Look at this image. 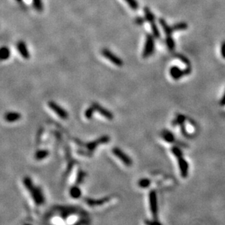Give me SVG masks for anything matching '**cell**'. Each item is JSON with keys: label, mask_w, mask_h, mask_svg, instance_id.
Returning <instances> with one entry per match:
<instances>
[{"label": "cell", "mask_w": 225, "mask_h": 225, "mask_svg": "<svg viewBox=\"0 0 225 225\" xmlns=\"http://www.w3.org/2000/svg\"><path fill=\"white\" fill-rule=\"evenodd\" d=\"M24 183L26 188L30 191L31 197L34 199L35 203L37 205H42L45 201L44 196H43L42 191L37 187H34L32 181L30 178H26L24 180Z\"/></svg>", "instance_id": "1"}, {"label": "cell", "mask_w": 225, "mask_h": 225, "mask_svg": "<svg viewBox=\"0 0 225 225\" xmlns=\"http://www.w3.org/2000/svg\"><path fill=\"white\" fill-rule=\"evenodd\" d=\"M160 23L162 27L163 28V30H164L165 35H166V44L169 50L172 51L173 50L175 47V43L172 37H171V34H172L173 31H174V29L173 27H169L168 25L167 24V23L165 22V20L160 19Z\"/></svg>", "instance_id": "2"}, {"label": "cell", "mask_w": 225, "mask_h": 225, "mask_svg": "<svg viewBox=\"0 0 225 225\" xmlns=\"http://www.w3.org/2000/svg\"><path fill=\"white\" fill-rule=\"evenodd\" d=\"M172 152L176 157H177L179 161V167L181 170V173L184 176V175H187V171H188V165H187V162L182 157V154H181V151L178 147L175 146L172 149Z\"/></svg>", "instance_id": "3"}, {"label": "cell", "mask_w": 225, "mask_h": 225, "mask_svg": "<svg viewBox=\"0 0 225 225\" xmlns=\"http://www.w3.org/2000/svg\"><path fill=\"white\" fill-rule=\"evenodd\" d=\"M112 153H113V154L116 157H117L118 159H119L125 165V166L131 167L132 164H133V161H132L131 157L126 154L125 152L122 151V150L119 149V148L117 147L114 148V149H112Z\"/></svg>", "instance_id": "4"}, {"label": "cell", "mask_w": 225, "mask_h": 225, "mask_svg": "<svg viewBox=\"0 0 225 225\" xmlns=\"http://www.w3.org/2000/svg\"><path fill=\"white\" fill-rule=\"evenodd\" d=\"M154 51H155V41H154V37L152 35H147V38H146V42L143 51V57L144 58H147L153 54Z\"/></svg>", "instance_id": "5"}, {"label": "cell", "mask_w": 225, "mask_h": 225, "mask_svg": "<svg viewBox=\"0 0 225 225\" xmlns=\"http://www.w3.org/2000/svg\"><path fill=\"white\" fill-rule=\"evenodd\" d=\"M101 54L103 55L104 57H105L106 59H107L109 61H110L112 63H113L114 65L117 67H122L123 65V61L122 60L120 57L116 56L115 54H114L112 51H110L108 49L104 48L102 50Z\"/></svg>", "instance_id": "6"}, {"label": "cell", "mask_w": 225, "mask_h": 225, "mask_svg": "<svg viewBox=\"0 0 225 225\" xmlns=\"http://www.w3.org/2000/svg\"><path fill=\"white\" fill-rule=\"evenodd\" d=\"M48 106L53 111H54L56 115H58L59 117L62 119H67L69 117L68 113H67L66 110L62 108L60 105L56 103L55 102L50 101L48 102Z\"/></svg>", "instance_id": "7"}, {"label": "cell", "mask_w": 225, "mask_h": 225, "mask_svg": "<svg viewBox=\"0 0 225 225\" xmlns=\"http://www.w3.org/2000/svg\"><path fill=\"white\" fill-rule=\"evenodd\" d=\"M149 207L151 213L155 219L157 218V195L155 191H151L149 193Z\"/></svg>", "instance_id": "8"}, {"label": "cell", "mask_w": 225, "mask_h": 225, "mask_svg": "<svg viewBox=\"0 0 225 225\" xmlns=\"http://www.w3.org/2000/svg\"><path fill=\"white\" fill-rule=\"evenodd\" d=\"M190 72V69L186 70H181L177 67H173L170 70V74H171V77L175 80H178V79L181 78V77L184 75H188Z\"/></svg>", "instance_id": "9"}, {"label": "cell", "mask_w": 225, "mask_h": 225, "mask_svg": "<svg viewBox=\"0 0 225 225\" xmlns=\"http://www.w3.org/2000/svg\"><path fill=\"white\" fill-rule=\"evenodd\" d=\"M93 107L95 108L96 111H98V112H99L101 115L103 116L104 117H105L109 120L113 119L114 118L113 114H112L109 110H108L107 109H106V108H103L101 105H100V104L98 103H93Z\"/></svg>", "instance_id": "10"}, {"label": "cell", "mask_w": 225, "mask_h": 225, "mask_svg": "<svg viewBox=\"0 0 225 225\" xmlns=\"http://www.w3.org/2000/svg\"><path fill=\"white\" fill-rule=\"evenodd\" d=\"M109 141V137L108 136H103V137H100L99 139H98L97 141H95L93 142H90V143H88L86 145V148L89 151H94L95 149H96V147L98 146V145L99 144H103V143H108Z\"/></svg>", "instance_id": "11"}, {"label": "cell", "mask_w": 225, "mask_h": 225, "mask_svg": "<svg viewBox=\"0 0 225 225\" xmlns=\"http://www.w3.org/2000/svg\"><path fill=\"white\" fill-rule=\"evenodd\" d=\"M17 49L18 50L21 56L23 57V58L26 59H29L30 58V54H29L28 49H27L26 45V43L23 41H19L18 43Z\"/></svg>", "instance_id": "12"}, {"label": "cell", "mask_w": 225, "mask_h": 225, "mask_svg": "<svg viewBox=\"0 0 225 225\" xmlns=\"http://www.w3.org/2000/svg\"><path fill=\"white\" fill-rule=\"evenodd\" d=\"M21 115L19 113V112H9L5 114V119L7 122H15L18 121V120L21 119Z\"/></svg>", "instance_id": "13"}, {"label": "cell", "mask_w": 225, "mask_h": 225, "mask_svg": "<svg viewBox=\"0 0 225 225\" xmlns=\"http://www.w3.org/2000/svg\"><path fill=\"white\" fill-rule=\"evenodd\" d=\"M162 137H163V139L167 142H169V143H173L174 141V137H173V135L171 133V132L168 131V130H163L161 133Z\"/></svg>", "instance_id": "14"}, {"label": "cell", "mask_w": 225, "mask_h": 225, "mask_svg": "<svg viewBox=\"0 0 225 225\" xmlns=\"http://www.w3.org/2000/svg\"><path fill=\"white\" fill-rule=\"evenodd\" d=\"M10 56V51L7 47H2L0 51V59L2 60H7Z\"/></svg>", "instance_id": "15"}, {"label": "cell", "mask_w": 225, "mask_h": 225, "mask_svg": "<svg viewBox=\"0 0 225 225\" xmlns=\"http://www.w3.org/2000/svg\"><path fill=\"white\" fill-rule=\"evenodd\" d=\"M48 155L49 151L47 150H39V151H37L36 154H35V158L37 160H42V159L46 158Z\"/></svg>", "instance_id": "16"}, {"label": "cell", "mask_w": 225, "mask_h": 225, "mask_svg": "<svg viewBox=\"0 0 225 225\" xmlns=\"http://www.w3.org/2000/svg\"><path fill=\"white\" fill-rule=\"evenodd\" d=\"M70 195L73 198H79L81 196V190L77 186H74L70 189Z\"/></svg>", "instance_id": "17"}, {"label": "cell", "mask_w": 225, "mask_h": 225, "mask_svg": "<svg viewBox=\"0 0 225 225\" xmlns=\"http://www.w3.org/2000/svg\"><path fill=\"white\" fill-rule=\"evenodd\" d=\"M94 111H96V109H95V108L93 107V105L90 106V108H88V109H87L85 110V118H87V119H91L93 116V113H94Z\"/></svg>", "instance_id": "18"}, {"label": "cell", "mask_w": 225, "mask_h": 225, "mask_svg": "<svg viewBox=\"0 0 225 225\" xmlns=\"http://www.w3.org/2000/svg\"><path fill=\"white\" fill-rule=\"evenodd\" d=\"M188 26L186 23H179L177 24H176L175 26H173V28L174 29L175 31H178V30H184V29H186Z\"/></svg>", "instance_id": "19"}, {"label": "cell", "mask_w": 225, "mask_h": 225, "mask_svg": "<svg viewBox=\"0 0 225 225\" xmlns=\"http://www.w3.org/2000/svg\"><path fill=\"white\" fill-rule=\"evenodd\" d=\"M149 184H150V181L147 178L141 179V180L139 181V186L142 187V188H147V187L149 186Z\"/></svg>", "instance_id": "20"}, {"label": "cell", "mask_w": 225, "mask_h": 225, "mask_svg": "<svg viewBox=\"0 0 225 225\" xmlns=\"http://www.w3.org/2000/svg\"><path fill=\"white\" fill-rule=\"evenodd\" d=\"M222 55L223 58L225 59V41L222 43Z\"/></svg>", "instance_id": "21"}, {"label": "cell", "mask_w": 225, "mask_h": 225, "mask_svg": "<svg viewBox=\"0 0 225 225\" xmlns=\"http://www.w3.org/2000/svg\"><path fill=\"white\" fill-rule=\"evenodd\" d=\"M148 225H161L160 224V222H156V221H154V222H148Z\"/></svg>", "instance_id": "22"}]
</instances>
